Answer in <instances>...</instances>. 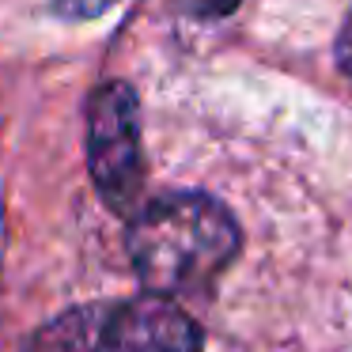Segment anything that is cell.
I'll return each instance as SVG.
<instances>
[{
	"instance_id": "obj_1",
	"label": "cell",
	"mask_w": 352,
	"mask_h": 352,
	"mask_svg": "<svg viewBox=\"0 0 352 352\" xmlns=\"http://www.w3.org/2000/svg\"><path fill=\"white\" fill-rule=\"evenodd\" d=\"M239 254V223L205 193H170L137 212L129 258L152 296H193L220 280Z\"/></svg>"
},
{
	"instance_id": "obj_2",
	"label": "cell",
	"mask_w": 352,
	"mask_h": 352,
	"mask_svg": "<svg viewBox=\"0 0 352 352\" xmlns=\"http://www.w3.org/2000/svg\"><path fill=\"white\" fill-rule=\"evenodd\" d=\"M87 167L95 190L114 212H133L144 186V152H140V114L129 84L114 80L91 95L87 107Z\"/></svg>"
},
{
	"instance_id": "obj_3",
	"label": "cell",
	"mask_w": 352,
	"mask_h": 352,
	"mask_svg": "<svg viewBox=\"0 0 352 352\" xmlns=\"http://www.w3.org/2000/svg\"><path fill=\"white\" fill-rule=\"evenodd\" d=\"M95 352H201V329L175 299L148 292L102 314Z\"/></svg>"
},
{
	"instance_id": "obj_4",
	"label": "cell",
	"mask_w": 352,
	"mask_h": 352,
	"mask_svg": "<svg viewBox=\"0 0 352 352\" xmlns=\"http://www.w3.org/2000/svg\"><path fill=\"white\" fill-rule=\"evenodd\" d=\"M99 307H84V311H69L57 322L31 337L27 352H95V337H99Z\"/></svg>"
},
{
	"instance_id": "obj_5",
	"label": "cell",
	"mask_w": 352,
	"mask_h": 352,
	"mask_svg": "<svg viewBox=\"0 0 352 352\" xmlns=\"http://www.w3.org/2000/svg\"><path fill=\"white\" fill-rule=\"evenodd\" d=\"M243 0H182V8L197 19H223L239 8Z\"/></svg>"
},
{
	"instance_id": "obj_6",
	"label": "cell",
	"mask_w": 352,
	"mask_h": 352,
	"mask_svg": "<svg viewBox=\"0 0 352 352\" xmlns=\"http://www.w3.org/2000/svg\"><path fill=\"white\" fill-rule=\"evenodd\" d=\"M118 0H54V8L69 19H87V16H99V12L114 8Z\"/></svg>"
},
{
	"instance_id": "obj_7",
	"label": "cell",
	"mask_w": 352,
	"mask_h": 352,
	"mask_svg": "<svg viewBox=\"0 0 352 352\" xmlns=\"http://www.w3.org/2000/svg\"><path fill=\"white\" fill-rule=\"evenodd\" d=\"M337 65H341V72L352 80V16L344 19L341 38H337Z\"/></svg>"
}]
</instances>
